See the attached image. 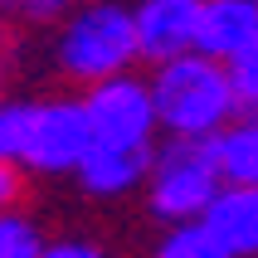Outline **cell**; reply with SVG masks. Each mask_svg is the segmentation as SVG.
<instances>
[{"mask_svg":"<svg viewBox=\"0 0 258 258\" xmlns=\"http://www.w3.org/2000/svg\"><path fill=\"white\" fill-rule=\"evenodd\" d=\"M93 151L83 93H44V98H0V161L39 180H73Z\"/></svg>","mask_w":258,"mask_h":258,"instance_id":"6da1fadb","label":"cell"},{"mask_svg":"<svg viewBox=\"0 0 258 258\" xmlns=\"http://www.w3.org/2000/svg\"><path fill=\"white\" fill-rule=\"evenodd\" d=\"M146 83L156 98V122L161 137H215L234 112H239V93H234L229 63L205 49H185L161 63H146Z\"/></svg>","mask_w":258,"mask_h":258,"instance_id":"7a4b0ae2","label":"cell"},{"mask_svg":"<svg viewBox=\"0 0 258 258\" xmlns=\"http://www.w3.org/2000/svg\"><path fill=\"white\" fill-rule=\"evenodd\" d=\"M49 58H54L58 78L73 88H88L98 78L137 69L142 44H137V25H132V5H122V0H78L54 25Z\"/></svg>","mask_w":258,"mask_h":258,"instance_id":"3957f363","label":"cell"},{"mask_svg":"<svg viewBox=\"0 0 258 258\" xmlns=\"http://www.w3.org/2000/svg\"><path fill=\"white\" fill-rule=\"evenodd\" d=\"M219 190H224V171H219L215 146L205 137H161L151 146L142 210L156 229L180 224V219H200Z\"/></svg>","mask_w":258,"mask_h":258,"instance_id":"277c9868","label":"cell"},{"mask_svg":"<svg viewBox=\"0 0 258 258\" xmlns=\"http://www.w3.org/2000/svg\"><path fill=\"white\" fill-rule=\"evenodd\" d=\"M83 93V112H88V132L93 146H127V151H151L161 142V122H156V98L146 73L127 69L112 78L78 88Z\"/></svg>","mask_w":258,"mask_h":258,"instance_id":"5b68a950","label":"cell"},{"mask_svg":"<svg viewBox=\"0 0 258 258\" xmlns=\"http://www.w3.org/2000/svg\"><path fill=\"white\" fill-rule=\"evenodd\" d=\"M205 0H132V25L142 44V63H161L171 54L195 49Z\"/></svg>","mask_w":258,"mask_h":258,"instance_id":"8992f818","label":"cell"},{"mask_svg":"<svg viewBox=\"0 0 258 258\" xmlns=\"http://www.w3.org/2000/svg\"><path fill=\"white\" fill-rule=\"evenodd\" d=\"M146 166H151V151L93 146V151L83 156V166L73 171V185H78V195L93 200V205H127V200H142Z\"/></svg>","mask_w":258,"mask_h":258,"instance_id":"52a82bcc","label":"cell"},{"mask_svg":"<svg viewBox=\"0 0 258 258\" xmlns=\"http://www.w3.org/2000/svg\"><path fill=\"white\" fill-rule=\"evenodd\" d=\"M200 219L219 239V258H258V185L224 180V190L210 200Z\"/></svg>","mask_w":258,"mask_h":258,"instance_id":"ba28073f","label":"cell"},{"mask_svg":"<svg viewBox=\"0 0 258 258\" xmlns=\"http://www.w3.org/2000/svg\"><path fill=\"white\" fill-rule=\"evenodd\" d=\"M253 39H258V0H205L195 49H205V54L229 63Z\"/></svg>","mask_w":258,"mask_h":258,"instance_id":"9c48e42d","label":"cell"},{"mask_svg":"<svg viewBox=\"0 0 258 258\" xmlns=\"http://www.w3.org/2000/svg\"><path fill=\"white\" fill-rule=\"evenodd\" d=\"M210 146L229 185H258V112H234L210 137Z\"/></svg>","mask_w":258,"mask_h":258,"instance_id":"30bf717a","label":"cell"},{"mask_svg":"<svg viewBox=\"0 0 258 258\" xmlns=\"http://www.w3.org/2000/svg\"><path fill=\"white\" fill-rule=\"evenodd\" d=\"M49 248V229L15 200L0 210V258H44Z\"/></svg>","mask_w":258,"mask_h":258,"instance_id":"8fae6325","label":"cell"},{"mask_svg":"<svg viewBox=\"0 0 258 258\" xmlns=\"http://www.w3.org/2000/svg\"><path fill=\"white\" fill-rule=\"evenodd\" d=\"M156 248L161 258H219V239L210 234L205 219H180V224H161L156 234Z\"/></svg>","mask_w":258,"mask_h":258,"instance_id":"7c38bea8","label":"cell"},{"mask_svg":"<svg viewBox=\"0 0 258 258\" xmlns=\"http://www.w3.org/2000/svg\"><path fill=\"white\" fill-rule=\"evenodd\" d=\"M73 5L78 0H10V15L5 20H15V25H25V29H54Z\"/></svg>","mask_w":258,"mask_h":258,"instance_id":"4fadbf2b","label":"cell"},{"mask_svg":"<svg viewBox=\"0 0 258 258\" xmlns=\"http://www.w3.org/2000/svg\"><path fill=\"white\" fill-rule=\"evenodd\" d=\"M229 78H234V93H239V112H258V39L244 54L229 58Z\"/></svg>","mask_w":258,"mask_h":258,"instance_id":"5bb4252c","label":"cell"},{"mask_svg":"<svg viewBox=\"0 0 258 258\" xmlns=\"http://www.w3.org/2000/svg\"><path fill=\"white\" fill-rule=\"evenodd\" d=\"M44 258H102V244H98V239H88L83 229H69L63 239H54V234H49Z\"/></svg>","mask_w":258,"mask_h":258,"instance_id":"9a60e30c","label":"cell"},{"mask_svg":"<svg viewBox=\"0 0 258 258\" xmlns=\"http://www.w3.org/2000/svg\"><path fill=\"white\" fill-rule=\"evenodd\" d=\"M20 190H25V171L10 166V161H0V210L20 200Z\"/></svg>","mask_w":258,"mask_h":258,"instance_id":"2e32d148","label":"cell"},{"mask_svg":"<svg viewBox=\"0 0 258 258\" xmlns=\"http://www.w3.org/2000/svg\"><path fill=\"white\" fill-rule=\"evenodd\" d=\"M5 15H10V0H0V20H5Z\"/></svg>","mask_w":258,"mask_h":258,"instance_id":"e0dca14e","label":"cell"}]
</instances>
